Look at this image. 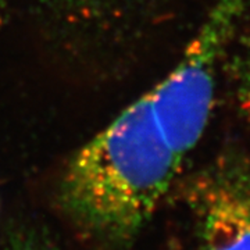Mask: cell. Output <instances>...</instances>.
<instances>
[{
	"mask_svg": "<svg viewBox=\"0 0 250 250\" xmlns=\"http://www.w3.org/2000/svg\"><path fill=\"white\" fill-rule=\"evenodd\" d=\"M181 163L147 92L72 157L62 182V205L95 235L128 241L168 192Z\"/></svg>",
	"mask_w": 250,
	"mask_h": 250,
	"instance_id": "cell-1",
	"label": "cell"
},
{
	"mask_svg": "<svg viewBox=\"0 0 250 250\" xmlns=\"http://www.w3.org/2000/svg\"><path fill=\"white\" fill-rule=\"evenodd\" d=\"M249 9L250 0H214L182 60L149 92L154 116L182 159L205 134L214 103L217 62Z\"/></svg>",
	"mask_w": 250,
	"mask_h": 250,
	"instance_id": "cell-2",
	"label": "cell"
},
{
	"mask_svg": "<svg viewBox=\"0 0 250 250\" xmlns=\"http://www.w3.org/2000/svg\"><path fill=\"white\" fill-rule=\"evenodd\" d=\"M199 250H250V157L228 152L192 179Z\"/></svg>",
	"mask_w": 250,
	"mask_h": 250,
	"instance_id": "cell-3",
	"label": "cell"
},
{
	"mask_svg": "<svg viewBox=\"0 0 250 250\" xmlns=\"http://www.w3.org/2000/svg\"><path fill=\"white\" fill-rule=\"evenodd\" d=\"M232 80L238 107L250 121V43L243 46L233 60Z\"/></svg>",
	"mask_w": 250,
	"mask_h": 250,
	"instance_id": "cell-4",
	"label": "cell"
},
{
	"mask_svg": "<svg viewBox=\"0 0 250 250\" xmlns=\"http://www.w3.org/2000/svg\"><path fill=\"white\" fill-rule=\"evenodd\" d=\"M11 250H52L47 245H43L42 242L32 239V238H22L14 242Z\"/></svg>",
	"mask_w": 250,
	"mask_h": 250,
	"instance_id": "cell-5",
	"label": "cell"
}]
</instances>
